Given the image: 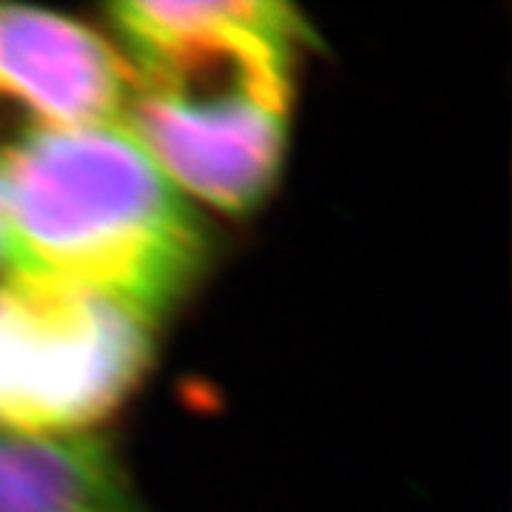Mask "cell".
Listing matches in <instances>:
<instances>
[{"instance_id": "3", "label": "cell", "mask_w": 512, "mask_h": 512, "mask_svg": "<svg viewBox=\"0 0 512 512\" xmlns=\"http://www.w3.org/2000/svg\"><path fill=\"white\" fill-rule=\"evenodd\" d=\"M106 18L140 92L254 94L291 106L311 40L305 18L274 0L114 3Z\"/></svg>"}, {"instance_id": "5", "label": "cell", "mask_w": 512, "mask_h": 512, "mask_svg": "<svg viewBox=\"0 0 512 512\" xmlns=\"http://www.w3.org/2000/svg\"><path fill=\"white\" fill-rule=\"evenodd\" d=\"M131 72L109 37L77 20L0 3V154L57 128L120 120Z\"/></svg>"}, {"instance_id": "2", "label": "cell", "mask_w": 512, "mask_h": 512, "mask_svg": "<svg viewBox=\"0 0 512 512\" xmlns=\"http://www.w3.org/2000/svg\"><path fill=\"white\" fill-rule=\"evenodd\" d=\"M157 328L109 296L0 276V430L80 436L143 382Z\"/></svg>"}, {"instance_id": "4", "label": "cell", "mask_w": 512, "mask_h": 512, "mask_svg": "<svg viewBox=\"0 0 512 512\" xmlns=\"http://www.w3.org/2000/svg\"><path fill=\"white\" fill-rule=\"evenodd\" d=\"M291 109L254 94L137 92L126 126L191 202L245 217L271 197L288 151Z\"/></svg>"}, {"instance_id": "1", "label": "cell", "mask_w": 512, "mask_h": 512, "mask_svg": "<svg viewBox=\"0 0 512 512\" xmlns=\"http://www.w3.org/2000/svg\"><path fill=\"white\" fill-rule=\"evenodd\" d=\"M0 168L3 274L109 296L154 325L208 274V222L123 117L26 137Z\"/></svg>"}, {"instance_id": "6", "label": "cell", "mask_w": 512, "mask_h": 512, "mask_svg": "<svg viewBox=\"0 0 512 512\" xmlns=\"http://www.w3.org/2000/svg\"><path fill=\"white\" fill-rule=\"evenodd\" d=\"M0 512H146L109 441L0 430Z\"/></svg>"}, {"instance_id": "7", "label": "cell", "mask_w": 512, "mask_h": 512, "mask_svg": "<svg viewBox=\"0 0 512 512\" xmlns=\"http://www.w3.org/2000/svg\"><path fill=\"white\" fill-rule=\"evenodd\" d=\"M0 259H3V168H0Z\"/></svg>"}]
</instances>
